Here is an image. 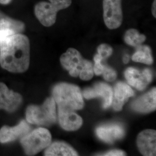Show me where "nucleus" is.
Listing matches in <instances>:
<instances>
[{
	"instance_id": "23",
	"label": "nucleus",
	"mask_w": 156,
	"mask_h": 156,
	"mask_svg": "<svg viewBox=\"0 0 156 156\" xmlns=\"http://www.w3.org/2000/svg\"><path fill=\"white\" fill-rule=\"evenodd\" d=\"M103 60L101 57L98 54L95 55L94 57V64L93 66V71L96 75H101L102 74L104 67V64L102 63Z\"/></svg>"
},
{
	"instance_id": "13",
	"label": "nucleus",
	"mask_w": 156,
	"mask_h": 156,
	"mask_svg": "<svg viewBox=\"0 0 156 156\" xmlns=\"http://www.w3.org/2000/svg\"><path fill=\"white\" fill-rule=\"evenodd\" d=\"M73 109L58 106V118L62 128L67 131H76L80 128L83 120Z\"/></svg>"
},
{
	"instance_id": "22",
	"label": "nucleus",
	"mask_w": 156,
	"mask_h": 156,
	"mask_svg": "<svg viewBox=\"0 0 156 156\" xmlns=\"http://www.w3.org/2000/svg\"><path fill=\"white\" fill-rule=\"evenodd\" d=\"M97 54L99 55L104 60L112 55L113 49L110 45L106 44H102L99 45L97 48Z\"/></svg>"
},
{
	"instance_id": "25",
	"label": "nucleus",
	"mask_w": 156,
	"mask_h": 156,
	"mask_svg": "<svg viewBox=\"0 0 156 156\" xmlns=\"http://www.w3.org/2000/svg\"><path fill=\"white\" fill-rule=\"evenodd\" d=\"M156 0H154L151 5V13L154 17H156Z\"/></svg>"
},
{
	"instance_id": "1",
	"label": "nucleus",
	"mask_w": 156,
	"mask_h": 156,
	"mask_svg": "<svg viewBox=\"0 0 156 156\" xmlns=\"http://www.w3.org/2000/svg\"><path fill=\"white\" fill-rule=\"evenodd\" d=\"M30 61V41L25 35H12L0 45V64L6 71L24 73L28 69Z\"/></svg>"
},
{
	"instance_id": "4",
	"label": "nucleus",
	"mask_w": 156,
	"mask_h": 156,
	"mask_svg": "<svg viewBox=\"0 0 156 156\" xmlns=\"http://www.w3.org/2000/svg\"><path fill=\"white\" fill-rule=\"evenodd\" d=\"M26 120L28 123L49 126L56 122V104L53 97L48 98L42 105H30L26 109Z\"/></svg>"
},
{
	"instance_id": "8",
	"label": "nucleus",
	"mask_w": 156,
	"mask_h": 156,
	"mask_svg": "<svg viewBox=\"0 0 156 156\" xmlns=\"http://www.w3.org/2000/svg\"><path fill=\"white\" fill-rule=\"evenodd\" d=\"M128 84L136 89L143 90L153 79V74L150 69L146 68L142 71L133 67L128 68L124 73Z\"/></svg>"
},
{
	"instance_id": "24",
	"label": "nucleus",
	"mask_w": 156,
	"mask_h": 156,
	"mask_svg": "<svg viewBox=\"0 0 156 156\" xmlns=\"http://www.w3.org/2000/svg\"><path fill=\"white\" fill-rule=\"evenodd\" d=\"M104 156H125L126 153L121 150H112V151H109L108 152L105 153V154H103Z\"/></svg>"
},
{
	"instance_id": "16",
	"label": "nucleus",
	"mask_w": 156,
	"mask_h": 156,
	"mask_svg": "<svg viewBox=\"0 0 156 156\" xmlns=\"http://www.w3.org/2000/svg\"><path fill=\"white\" fill-rule=\"evenodd\" d=\"M131 108L140 113H149L156 108V87L138 98L131 104Z\"/></svg>"
},
{
	"instance_id": "21",
	"label": "nucleus",
	"mask_w": 156,
	"mask_h": 156,
	"mask_svg": "<svg viewBox=\"0 0 156 156\" xmlns=\"http://www.w3.org/2000/svg\"><path fill=\"white\" fill-rule=\"evenodd\" d=\"M101 75L103 76L104 79L108 82L114 81L117 78V73L116 71L105 64Z\"/></svg>"
},
{
	"instance_id": "6",
	"label": "nucleus",
	"mask_w": 156,
	"mask_h": 156,
	"mask_svg": "<svg viewBox=\"0 0 156 156\" xmlns=\"http://www.w3.org/2000/svg\"><path fill=\"white\" fill-rule=\"evenodd\" d=\"M51 142L50 132L45 128L39 127L29 132L20 140L25 153L34 156L46 149Z\"/></svg>"
},
{
	"instance_id": "10",
	"label": "nucleus",
	"mask_w": 156,
	"mask_h": 156,
	"mask_svg": "<svg viewBox=\"0 0 156 156\" xmlns=\"http://www.w3.org/2000/svg\"><path fill=\"white\" fill-rule=\"evenodd\" d=\"M83 95L86 99H92L101 97L103 100L102 106L106 109L111 105L113 98V90L105 83H97L92 87L84 90Z\"/></svg>"
},
{
	"instance_id": "2",
	"label": "nucleus",
	"mask_w": 156,
	"mask_h": 156,
	"mask_svg": "<svg viewBox=\"0 0 156 156\" xmlns=\"http://www.w3.org/2000/svg\"><path fill=\"white\" fill-rule=\"evenodd\" d=\"M62 66L73 77L79 76L82 80H89L94 76L93 65L85 60L78 50L70 48L60 57Z\"/></svg>"
},
{
	"instance_id": "14",
	"label": "nucleus",
	"mask_w": 156,
	"mask_h": 156,
	"mask_svg": "<svg viewBox=\"0 0 156 156\" xmlns=\"http://www.w3.org/2000/svg\"><path fill=\"white\" fill-rule=\"evenodd\" d=\"M156 131L154 129H146L140 133L136 140L138 149L142 155L156 156Z\"/></svg>"
},
{
	"instance_id": "9",
	"label": "nucleus",
	"mask_w": 156,
	"mask_h": 156,
	"mask_svg": "<svg viewBox=\"0 0 156 156\" xmlns=\"http://www.w3.org/2000/svg\"><path fill=\"white\" fill-rule=\"evenodd\" d=\"M22 101L21 95L9 89L5 84L0 83V110L14 112L22 104Z\"/></svg>"
},
{
	"instance_id": "19",
	"label": "nucleus",
	"mask_w": 156,
	"mask_h": 156,
	"mask_svg": "<svg viewBox=\"0 0 156 156\" xmlns=\"http://www.w3.org/2000/svg\"><path fill=\"white\" fill-rule=\"evenodd\" d=\"M136 51L132 56L133 61L151 65L153 62L151 48L147 45H140L136 48Z\"/></svg>"
},
{
	"instance_id": "17",
	"label": "nucleus",
	"mask_w": 156,
	"mask_h": 156,
	"mask_svg": "<svg viewBox=\"0 0 156 156\" xmlns=\"http://www.w3.org/2000/svg\"><path fill=\"white\" fill-rule=\"evenodd\" d=\"M44 152L46 156H78V153L71 146L63 142H55L50 144Z\"/></svg>"
},
{
	"instance_id": "18",
	"label": "nucleus",
	"mask_w": 156,
	"mask_h": 156,
	"mask_svg": "<svg viewBox=\"0 0 156 156\" xmlns=\"http://www.w3.org/2000/svg\"><path fill=\"white\" fill-rule=\"evenodd\" d=\"M10 30L15 34H22L25 30L24 23L12 19L0 11V31Z\"/></svg>"
},
{
	"instance_id": "20",
	"label": "nucleus",
	"mask_w": 156,
	"mask_h": 156,
	"mask_svg": "<svg viewBox=\"0 0 156 156\" xmlns=\"http://www.w3.org/2000/svg\"><path fill=\"white\" fill-rule=\"evenodd\" d=\"M146 39L145 35L141 34L139 31L134 28L128 30L124 35V42L127 45L136 48L142 45Z\"/></svg>"
},
{
	"instance_id": "27",
	"label": "nucleus",
	"mask_w": 156,
	"mask_h": 156,
	"mask_svg": "<svg viewBox=\"0 0 156 156\" xmlns=\"http://www.w3.org/2000/svg\"><path fill=\"white\" fill-rule=\"evenodd\" d=\"M129 60V56L128 55H125L123 58V62L124 64H127Z\"/></svg>"
},
{
	"instance_id": "11",
	"label": "nucleus",
	"mask_w": 156,
	"mask_h": 156,
	"mask_svg": "<svg viewBox=\"0 0 156 156\" xmlns=\"http://www.w3.org/2000/svg\"><path fill=\"white\" fill-rule=\"evenodd\" d=\"M95 133L100 140L109 144L123 138L126 133L123 126L118 123L100 126L97 128Z\"/></svg>"
},
{
	"instance_id": "7",
	"label": "nucleus",
	"mask_w": 156,
	"mask_h": 156,
	"mask_svg": "<svg viewBox=\"0 0 156 156\" xmlns=\"http://www.w3.org/2000/svg\"><path fill=\"white\" fill-rule=\"evenodd\" d=\"M122 0H103V19L106 27L114 30L119 28L123 22Z\"/></svg>"
},
{
	"instance_id": "12",
	"label": "nucleus",
	"mask_w": 156,
	"mask_h": 156,
	"mask_svg": "<svg viewBox=\"0 0 156 156\" xmlns=\"http://www.w3.org/2000/svg\"><path fill=\"white\" fill-rule=\"evenodd\" d=\"M31 127L26 120H22L14 127L4 126L0 129V142L6 144L21 139L30 131Z\"/></svg>"
},
{
	"instance_id": "3",
	"label": "nucleus",
	"mask_w": 156,
	"mask_h": 156,
	"mask_svg": "<svg viewBox=\"0 0 156 156\" xmlns=\"http://www.w3.org/2000/svg\"><path fill=\"white\" fill-rule=\"evenodd\" d=\"M52 97L57 106L65 107L73 111L83 108V99L80 89L73 84H57L52 89Z\"/></svg>"
},
{
	"instance_id": "26",
	"label": "nucleus",
	"mask_w": 156,
	"mask_h": 156,
	"mask_svg": "<svg viewBox=\"0 0 156 156\" xmlns=\"http://www.w3.org/2000/svg\"><path fill=\"white\" fill-rule=\"evenodd\" d=\"M12 1V0H0V4L8 5Z\"/></svg>"
},
{
	"instance_id": "5",
	"label": "nucleus",
	"mask_w": 156,
	"mask_h": 156,
	"mask_svg": "<svg viewBox=\"0 0 156 156\" xmlns=\"http://www.w3.org/2000/svg\"><path fill=\"white\" fill-rule=\"evenodd\" d=\"M40 1L34 6V13L43 26L50 27L56 23L57 13L67 9L72 4V0H49Z\"/></svg>"
},
{
	"instance_id": "15",
	"label": "nucleus",
	"mask_w": 156,
	"mask_h": 156,
	"mask_svg": "<svg viewBox=\"0 0 156 156\" xmlns=\"http://www.w3.org/2000/svg\"><path fill=\"white\" fill-rule=\"evenodd\" d=\"M134 95V91L131 87L124 82H119L115 84L113 91L112 107L116 111H120L124 104L129 98Z\"/></svg>"
}]
</instances>
